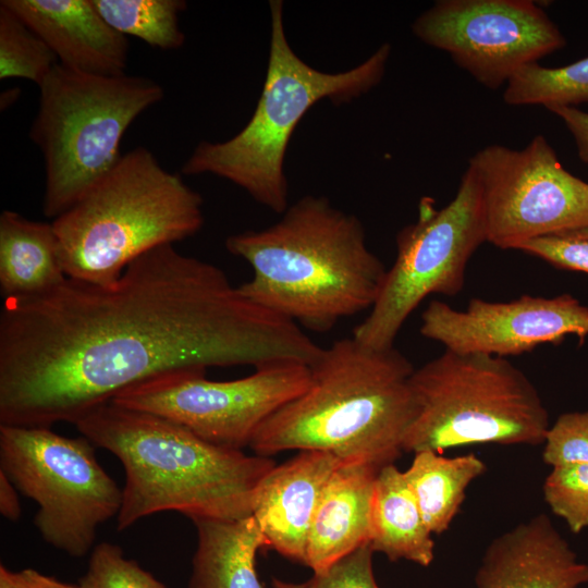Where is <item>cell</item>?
Returning a JSON list of instances; mask_svg holds the SVG:
<instances>
[{
  "label": "cell",
  "instance_id": "6da1fadb",
  "mask_svg": "<svg viewBox=\"0 0 588 588\" xmlns=\"http://www.w3.org/2000/svg\"><path fill=\"white\" fill-rule=\"evenodd\" d=\"M322 347L246 298L219 267L172 244L111 284L66 278L0 311V425L75 424L120 393L170 373L295 360Z\"/></svg>",
  "mask_w": 588,
  "mask_h": 588
},
{
  "label": "cell",
  "instance_id": "7a4b0ae2",
  "mask_svg": "<svg viewBox=\"0 0 588 588\" xmlns=\"http://www.w3.org/2000/svg\"><path fill=\"white\" fill-rule=\"evenodd\" d=\"M225 247L253 269L238 286L246 298L315 332L371 309L388 270L360 220L324 196L299 198L274 224L232 234Z\"/></svg>",
  "mask_w": 588,
  "mask_h": 588
},
{
  "label": "cell",
  "instance_id": "3957f363",
  "mask_svg": "<svg viewBox=\"0 0 588 588\" xmlns=\"http://www.w3.org/2000/svg\"><path fill=\"white\" fill-rule=\"evenodd\" d=\"M74 426L123 465L119 531L168 511L191 520L253 515L257 490L277 465L269 456L216 445L162 416L112 402L87 412Z\"/></svg>",
  "mask_w": 588,
  "mask_h": 588
},
{
  "label": "cell",
  "instance_id": "277c9868",
  "mask_svg": "<svg viewBox=\"0 0 588 588\" xmlns=\"http://www.w3.org/2000/svg\"><path fill=\"white\" fill-rule=\"evenodd\" d=\"M309 369L308 388L258 428L254 454L320 450L377 469L394 464L416 415L412 363L394 346L351 336L322 348Z\"/></svg>",
  "mask_w": 588,
  "mask_h": 588
},
{
  "label": "cell",
  "instance_id": "5b68a950",
  "mask_svg": "<svg viewBox=\"0 0 588 588\" xmlns=\"http://www.w3.org/2000/svg\"><path fill=\"white\" fill-rule=\"evenodd\" d=\"M203 204L152 151L135 147L52 220L61 267L66 278L111 284L143 254L195 235Z\"/></svg>",
  "mask_w": 588,
  "mask_h": 588
},
{
  "label": "cell",
  "instance_id": "8992f818",
  "mask_svg": "<svg viewBox=\"0 0 588 588\" xmlns=\"http://www.w3.org/2000/svg\"><path fill=\"white\" fill-rule=\"evenodd\" d=\"M269 4V61L252 118L228 140L198 143L181 173L222 177L243 188L262 206L283 213L289 207L284 160L298 122L322 99L344 103L375 88L384 76L391 46L388 42L381 45L363 63L347 71H319L291 48L284 29L283 2L272 0Z\"/></svg>",
  "mask_w": 588,
  "mask_h": 588
},
{
  "label": "cell",
  "instance_id": "52a82bcc",
  "mask_svg": "<svg viewBox=\"0 0 588 588\" xmlns=\"http://www.w3.org/2000/svg\"><path fill=\"white\" fill-rule=\"evenodd\" d=\"M38 89L28 136L42 154V211L53 220L118 163L124 134L164 89L145 76L94 75L59 63Z\"/></svg>",
  "mask_w": 588,
  "mask_h": 588
},
{
  "label": "cell",
  "instance_id": "ba28073f",
  "mask_svg": "<svg viewBox=\"0 0 588 588\" xmlns=\"http://www.w3.org/2000/svg\"><path fill=\"white\" fill-rule=\"evenodd\" d=\"M411 385L416 415L405 453L544 442L549 413L534 383L505 357L444 350L413 371Z\"/></svg>",
  "mask_w": 588,
  "mask_h": 588
},
{
  "label": "cell",
  "instance_id": "9c48e42d",
  "mask_svg": "<svg viewBox=\"0 0 588 588\" xmlns=\"http://www.w3.org/2000/svg\"><path fill=\"white\" fill-rule=\"evenodd\" d=\"M84 436L48 427L0 425V469L33 500L41 538L72 558L94 549L97 529L117 517L123 490L106 473Z\"/></svg>",
  "mask_w": 588,
  "mask_h": 588
},
{
  "label": "cell",
  "instance_id": "30bf717a",
  "mask_svg": "<svg viewBox=\"0 0 588 588\" xmlns=\"http://www.w3.org/2000/svg\"><path fill=\"white\" fill-rule=\"evenodd\" d=\"M487 242L482 189L468 164L456 195L438 209L422 197L417 219L396 235V257L368 316L353 338L373 348H389L418 305L431 294L457 295L477 248Z\"/></svg>",
  "mask_w": 588,
  "mask_h": 588
},
{
  "label": "cell",
  "instance_id": "8fae6325",
  "mask_svg": "<svg viewBox=\"0 0 588 588\" xmlns=\"http://www.w3.org/2000/svg\"><path fill=\"white\" fill-rule=\"evenodd\" d=\"M244 378L215 381L186 370L133 387L110 402L162 416L216 445L249 446L262 422L309 385V365L274 362Z\"/></svg>",
  "mask_w": 588,
  "mask_h": 588
},
{
  "label": "cell",
  "instance_id": "7c38bea8",
  "mask_svg": "<svg viewBox=\"0 0 588 588\" xmlns=\"http://www.w3.org/2000/svg\"><path fill=\"white\" fill-rule=\"evenodd\" d=\"M479 177L487 242L517 249L588 228V183L561 164L542 135L523 149L492 144L469 159Z\"/></svg>",
  "mask_w": 588,
  "mask_h": 588
},
{
  "label": "cell",
  "instance_id": "4fadbf2b",
  "mask_svg": "<svg viewBox=\"0 0 588 588\" xmlns=\"http://www.w3.org/2000/svg\"><path fill=\"white\" fill-rule=\"evenodd\" d=\"M412 30L490 89L566 45L555 23L530 0H439Z\"/></svg>",
  "mask_w": 588,
  "mask_h": 588
},
{
  "label": "cell",
  "instance_id": "5bb4252c",
  "mask_svg": "<svg viewBox=\"0 0 588 588\" xmlns=\"http://www.w3.org/2000/svg\"><path fill=\"white\" fill-rule=\"evenodd\" d=\"M426 339L458 353L515 356L544 343L588 335V307L569 294L547 298L523 295L510 302L471 298L465 309L432 301L421 314Z\"/></svg>",
  "mask_w": 588,
  "mask_h": 588
},
{
  "label": "cell",
  "instance_id": "9a60e30c",
  "mask_svg": "<svg viewBox=\"0 0 588 588\" xmlns=\"http://www.w3.org/2000/svg\"><path fill=\"white\" fill-rule=\"evenodd\" d=\"M585 584L588 564L578 561L542 513L494 538L475 575L476 588H578Z\"/></svg>",
  "mask_w": 588,
  "mask_h": 588
},
{
  "label": "cell",
  "instance_id": "2e32d148",
  "mask_svg": "<svg viewBox=\"0 0 588 588\" xmlns=\"http://www.w3.org/2000/svg\"><path fill=\"white\" fill-rule=\"evenodd\" d=\"M342 463L326 451L302 450L269 471L257 490L253 507V516L269 548L305 563L315 513L328 481Z\"/></svg>",
  "mask_w": 588,
  "mask_h": 588
},
{
  "label": "cell",
  "instance_id": "e0dca14e",
  "mask_svg": "<svg viewBox=\"0 0 588 588\" xmlns=\"http://www.w3.org/2000/svg\"><path fill=\"white\" fill-rule=\"evenodd\" d=\"M52 50L58 63L77 72L126 73L130 41L112 28L93 0H2Z\"/></svg>",
  "mask_w": 588,
  "mask_h": 588
},
{
  "label": "cell",
  "instance_id": "ac0fdd59",
  "mask_svg": "<svg viewBox=\"0 0 588 588\" xmlns=\"http://www.w3.org/2000/svg\"><path fill=\"white\" fill-rule=\"evenodd\" d=\"M378 471L367 464L343 462L331 476L307 538L304 565L313 574L369 542Z\"/></svg>",
  "mask_w": 588,
  "mask_h": 588
},
{
  "label": "cell",
  "instance_id": "d6986e66",
  "mask_svg": "<svg viewBox=\"0 0 588 588\" xmlns=\"http://www.w3.org/2000/svg\"><path fill=\"white\" fill-rule=\"evenodd\" d=\"M192 522L197 544L187 588H265L256 569V556L269 544L253 515Z\"/></svg>",
  "mask_w": 588,
  "mask_h": 588
},
{
  "label": "cell",
  "instance_id": "ffe728a7",
  "mask_svg": "<svg viewBox=\"0 0 588 588\" xmlns=\"http://www.w3.org/2000/svg\"><path fill=\"white\" fill-rule=\"evenodd\" d=\"M66 279L52 222L13 210L0 215V290L4 298L48 292Z\"/></svg>",
  "mask_w": 588,
  "mask_h": 588
},
{
  "label": "cell",
  "instance_id": "44dd1931",
  "mask_svg": "<svg viewBox=\"0 0 588 588\" xmlns=\"http://www.w3.org/2000/svg\"><path fill=\"white\" fill-rule=\"evenodd\" d=\"M404 473L394 464L379 469L373 489L370 546L390 561L405 560L429 566L434 541Z\"/></svg>",
  "mask_w": 588,
  "mask_h": 588
},
{
  "label": "cell",
  "instance_id": "7402d4cb",
  "mask_svg": "<svg viewBox=\"0 0 588 588\" xmlns=\"http://www.w3.org/2000/svg\"><path fill=\"white\" fill-rule=\"evenodd\" d=\"M487 470L475 454L446 457L433 451L414 454L404 477L431 534L446 531L458 513L468 486Z\"/></svg>",
  "mask_w": 588,
  "mask_h": 588
},
{
  "label": "cell",
  "instance_id": "603a6c76",
  "mask_svg": "<svg viewBox=\"0 0 588 588\" xmlns=\"http://www.w3.org/2000/svg\"><path fill=\"white\" fill-rule=\"evenodd\" d=\"M105 21L123 36H133L148 46L170 51L185 42L180 15L183 0H93Z\"/></svg>",
  "mask_w": 588,
  "mask_h": 588
},
{
  "label": "cell",
  "instance_id": "cb8c5ba5",
  "mask_svg": "<svg viewBox=\"0 0 588 588\" xmlns=\"http://www.w3.org/2000/svg\"><path fill=\"white\" fill-rule=\"evenodd\" d=\"M503 100L510 106L573 107L588 102V57L560 68L530 63L507 82Z\"/></svg>",
  "mask_w": 588,
  "mask_h": 588
},
{
  "label": "cell",
  "instance_id": "d4e9b609",
  "mask_svg": "<svg viewBox=\"0 0 588 588\" xmlns=\"http://www.w3.org/2000/svg\"><path fill=\"white\" fill-rule=\"evenodd\" d=\"M57 64L48 45L0 1V79L25 78L40 86Z\"/></svg>",
  "mask_w": 588,
  "mask_h": 588
},
{
  "label": "cell",
  "instance_id": "484cf974",
  "mask_svg": "<svg viewBox=\"0 0 588 588\" xmlns=\"http://www.w3.org/2000/svg\"><path fill=\"white\" fill-rule=\"evenodd\" d=\"M81 588H168L137 561L124 555L121 547L101 542L94 547Z\"/></svg>",
  "mask_w": 588,
  "mask_h": 588
},
{
  "label": "cell",
  "instance_id": "4316f807",
  "mask_svg": "<svg viewBox=\"0 0 588 588\" xmlns=\"http://www.w3.org/2000/svg\"><path fill=\"white\" fill-rule=\"evenodd\" d=\"M543 498L572 532L588 528V464L552 467L543 483Z\"/></svg>",
  "mask_w": 588,
  "mask_h": 588
},
{
  "label": "cell",
  "instance_id": "83f0119b",
  "mask_svg": "<svg viewBox=\"0 0 588 588\" xmlns=\"http://www.w3.org/2000/svg\"><path fill=\"white\" fill-rule=\"evenodd\" d=\"M543 444V462L552 467L588 464V411L560 415Z\"/></svg>",
  "mask_w": 588,
  "mask_h": 588
},
{
  "label": "cell",
  "instance_id": "f1b7e54d",
  "mask_svg": "<svg viewBox=\"0 0 588 588\" xmlns=\"http://www.w3.org/2000/svg\"><path fill=\"white\" fill-rule=\"evenodd\" d=\"M373 550L366 542L307 580L308 588H379L372 566Z\"/></svg>",
  "mask_w": 588,
  "mask_h": 588
},
{
  "label": "cell",
  "instance_id": "f546056e",
  "mask_svg": "<svg viewBox=\"0 0 588 588\" xmlns=\"http://www.w3.org/2000/svg\"><path fill=\"white\" fill-rule=\"evenodd\" d=\"M518 250L534 255L562 269L588 273V240L569 235H550L530 240Z\"/></svg>",
  "mask_w": 588,
  "mask_h": 588
},
{
  "label": "cell",
  "instance_id": "4dcf8cb0",
  "mask_svg": "<svg viewBox=\"0 0 588 588\" xmlns=\"http://www.w3.org/2000/svg\"><path fill=\"white\" fill-rule=\"evenodd\" d=\"M0 579H3L9 588H81L78 584L61 581L34 568L13 572L4 565L0 566Z\"/></svg>",
  "mask_w": 588,
  "mask_h": 588
},
{
  "label": "cell",
  "instance_id": "1f68e13d",
  "mask_svg": "<svg viewBox=\"0 0 588 588\" xmlns=\"http://www.w3.org/2000/svg\"><path fill=\"white\" fill-rule=\"evenodd\" d=\"M548 110L562 119L575 139L578 157L588 163V113L574 107H552Z\"/></svg>",
  "mask_w": 588,
  "mask_h": 588
},
{
  "label": "cell",
  "instance_id": "d6a6232c",
  "mask_svg": "<svg viewBox=\"0 0 588 588\" xmlns=\"http://www.w3.org/2000/svg\"><path fill=\"white\" fill-rule=\"evenodd\" d=\"M19 492L11 479L0 469V513L11 522H17L22 515Z\"/></svg>",
  "mask_w": 588,
  "mask_h": 588
},
{
  "label": "cell",
  "instance_id": "836d02e7",
  "mask_svg": "<svg viewBox=\"0 0 588 588\" xmlns=\"http://www.w3.org/2000/svg\"><path fill=\"white\" fill-rule=\"evenodd\" d=\"M272 588H308L307 581L305 583H291L279 578H272Z\"/></svg>",
  "mask_w": 588,
  "mask_h": 588
},
{
  "label": "cell",
  "instance_id": "e575fe53",
  "mask_svg": "<svg viewBox=\"0 0 588 588\" xmlns=\"http://www.w3.org/2000/svg\"><path fill=\"white\" fill-rule=\"evenodd\" d=\"M563 235H569V236H575V237H580V238H587L588 240V228L583 229V230H578V231H574V232H569V233H566V234H563Z\"/></svg>",
  "mask_w": 588,
  "mask_h": 588
},
{
  "label": "cell",
  "instance_id": "d590c367",
  "mask_svg": "<svg viewBox=\"0 0 588 588\" xmlns=\"http://www.w3.org/2000/svg\"><path fill=\"white\" fill-rule=\"evenodd\" d=\"M0 588H9L3 579H0Z\"/></svg>",
  "mask_w": 588,
  "mask_h": 588
}]
</instances>
